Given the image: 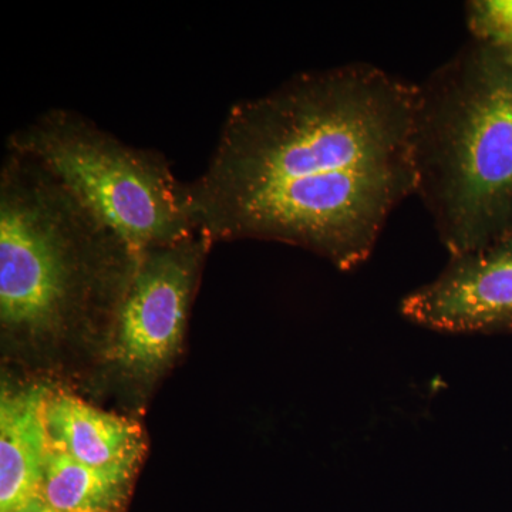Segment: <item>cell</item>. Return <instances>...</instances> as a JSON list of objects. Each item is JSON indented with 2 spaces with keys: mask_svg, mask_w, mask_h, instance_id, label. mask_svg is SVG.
Wrapping results in <instances>:
<instances>
[{
  "mask_svg": "<svg viewBox=\"0 0 512 512\" xmlns=\"http://www.w3.org/2000/svg\"><path fill=\"white\" fill-rule=\"evenodd\" d=\"M45 421L50 443L86 466L138 467L143 458V431L136 421L104 412L73 394L50 392Z\"/></svg>",
  "mask_w": 512,
  "mask_h": 512,
  "instance_id": "ba28073f",
  "label": "cell"
},
{
  "mask_svg": "<svg viewBox=\"0 0 512 512\" xmlns=\"http://www.w3.org/2000/svg\"><path fill=\"white\" fill-rule=\"evenodd\" d=\"M6 147L55 175L137 258L198 232L185 183L163 154L123 143L76 111H45Z\"/></svg>",
  "mask_w": 512,
  "mask_h": 512,
  "instance_id": "277c9868",
  "label": "cell"
},
{
  "mask_svg": "<svg viewBox=\"0 0 512 512\" xmlns=\"http://www.w3.org/2000/svg\"><path fill=\"white\" fill-rule=\"evenodd\" d=\"M50 390L30 386L0 400V512H19L42 497L49 436L45 406Z\"/></svg>",
  "mask_w": 512,
  "mask_h": 512,
  "instance_id": "52a82bcc",
  "label": "cell"
},
{
  "mask_svg": "<svg viewBox=\"0 0 512 512\" xmlns=\"http://www.w3.org/2000/svg\"><path fill=\"white\" fill-rule=\"evenodd\" d=\"M138 258L72 192L29 156L0 167V322L13 333H55L94 286L126 292Z\"/></svg>",
  "mask_w": 512,
  "mask_h": 512,
  "instance_id": "3957f363",
  "label": "cell"
},
{
  "mask_svg": "<svg viewBox=\"0 0 512 512\" xmlns=\"http://www.w3.org/2000/svg\"><path fill=\"white\" fill-rule=\"evenodd\" d=\"M404 318L447 333H512V231L450 256L439 278L402 302Z\"/></svg>",
  "mask_w": 512,
  "mask_h": 512,
  "instance_id": "8992f818",
  "label": "cell"
},
{
  "mask_svg": "<svg viewBox=\"0 0 512 512\" xmlns=\"http://www.w3.org/2000/svg\"><path fill=\"white\" fill-rule=\"evenodd\" d=\"M137 466L90 467L47 444L42 498L56 512H120Z\"/></svg>",
  "mask_w": 512,
  "mask_h": 512,
  "instance_id": "9c48e42d",
  "label": "cell"
},
{
  "mask_svg": "<svg viewBox=\"0 0 512 512\" xmlns=\"http://www.w3.org/2000/svg\"><path fill=\"white\" fill-rule=\"evenodd\" d=\"M19 512H56L55 510H52V508L49 507L45 503V500H43L42 497L37 498L36 501H33L32 504H29L28 507L23 508L22 511Z\"/></svg>",
  "mask_w": 512,
  "mask_h": 512,
  "instance_id": "8fae6325",
  "label": "cell"
},
{
  "mask_svg": "<svg viewBox=\"0 0 512 512\" xmlns=\"http://www.w3.org/2000/svg\"><path fill=\"white\" fill-rule=\"evenodd\" d=\"M211 242L197 232L140 256L111 320L117 363L138 375H153L177 355L201 259Z\"/></svg>",
  "mask_w": 512,
  "mask_h": 512,
  "instance_id": "5b68a950",
  "label": "cell"
},
{
  "mask_svg": "<svg viewBox=\"0 0 512 512\" xmlns=\"http://www.w3.org/2000/svg\"><path fill=\"white\" fill-rule=\"evenodd\" d=\"M416 93L370 64H346L239 101L207 168L185 184L192 224L211 241L269 239L343 271L362 265L416 192Z\"/></svg>",
  "mask_w": 512,
  "mask_h": 512,
  "instance_id": "6da1fadb",
  "label": "cell"
},
{
  "mask_svg": "<svg viewBox=\"0 0 512 512\" xmlns=\"http://www.w3.org/2000/svg\"><path fill=\"white\" fill-rule=\"evenodd\" d=\"M416 192L450 256L512 231V49L476 39L417 86Z\"/></svg>",
  "mask_w": 512,
  "mask_h": 512,
  "instance_id": "7a4b0ae2",
  "label": "cell"
},
{
  "mask_svg": "<svg viewBox=\"0 0 512 512\" xmlns=\"http://www.w3.org/2000/svg\"><path fill=\"white\" fill-rule=\"evenodd\" d=\"M470 25L476 39L512 49V2H478L470 6Z\"/></svg>",
  "mask_w": 512,
  "mask_h": 512,
  "instance_id": "30bf717a",
  "label": "cell"
}]
</instances>
